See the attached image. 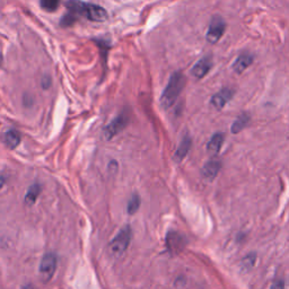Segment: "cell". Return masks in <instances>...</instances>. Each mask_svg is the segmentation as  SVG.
<instances>
[{
  "instance_id": "13",
  "label": "cell",
  "mask_w": 289,
  "mask_h": 289,
  "mask_svg": "<svg viewBox=\"0 0 289 289\" xmlns=\"http://www.w3.org/2000/svg\"><path fill=\"white\" fill-rule=\"evenodd\" d=\"M4 143L5 145L10 149L16 148L21 143V134L16 130H8L7 132L4 134Z\"/></svg>"
},
{
  "instance_id": "9",
  "label": "cell",
  "mask_w": 289,
  "mask_h": 289,
  "mask_svg": "<svg viewBox=\"0 0 289 289\" xmlns=\"http://www.w3.org/2000/svg\"><path fill=\"white\" fill-rule=\"evenodd\" d=\"M166 244L169 250L173 252H178L180 250H182V247L184 246L185 242L183 240V236L177 233V232H171V233L167 234L166 237Z\"/></svg>"
},
{
  "instance_id": "14",
  "label": "cell",
  "mask_w": 289,
  "mask_h": 289,
  "mask_svg": "<svg viewBox=\"0 0 289 289\" xmlns=\"http://www.w3.org/2000/svg\"><path fill=\"white\" fill-rule=\"evenodd\" d=\"M190 148H191V138L190 137H184L183 140H182V143L180 144L179 148L177 149V151H175V155H174L175 161H178V162L183 161L184 157L188 155Z\"/></svg>"
},
{
  "instance_id": "15",
  "label": "cell",
  "mask_w": 289,
  "mask_h": 289,
  "mask_svg": "<svg viewBox=\"0 0 289 289\" xmlns=\"http://www.w3.org/2000/svg\"><path fill=\"white\" fill-rule=\"evenodd\" d=\"M248 122H250V115L246 114V113H243L242 115H240V117L237 118L236 120L234 121L233 126H232V128H230L232 132H233V133H239V132H241L242 130L247 126Z\"/></svg>"
},
{
  "instance_id": "16",
  "label": "cell",
  "mask_w": 289,
  "mask_h": 289,
  "mask_svg": "<svg viewBox=\"0 0 289 289\" xmlns=\"http://www.w3.org/2000/svg\"><path fill=\"white\" fill-rule=\"evenodd\" d=\"M40 194H41V186H40V184L35 183V184H33L30 189H28L27 191V194L25 196V202L27 203V205H34L35 203L36 199L38 198Z\"/></svg>"
},
{
  "instance_id": "18",
  "label": "cell",
  "mask_w": 289,
  "mask_h": 289,
  "mask_svg": "<svg viewBox=\"0 0 289 289\" xmlns=\"http://www.w3.org/2000/svg\"><path fill=\"white\" fill-rule=\"evenodd\" d=\"M60 0H40V5L45 11H55L59 7Z\"/></svg>"
},
{
  "instance_id": "19",
  "label": "cell",
  "mask_w": 289,
  "mask_h": 289,
  "mask_svg": "<svg viewBox=\"0 0 289 289\" xmlns=\"http://www.w3.org/2000/svg\"><path fill=\"white\" fill-rule=\"evenodd\" d=\"M270 289H285V282L282 280H276L273 282Z\"/></svg>"
},
{
  "instance_id": "4",
  "label": "cell",
  "mask_w": 289,
  "mask_h": 289,
  "mask_svg": "<svg viewBox=\"0 0 289 289\" xmlns=\"http://www.w3.org/2000/svg\"><path fill=\"white\" fill-rule=\"evenodd\" d=\"M56 265H58V258L54 253H47L40 263V277L43 281H49L52 279L53 275L55 274Z\"/></svg>"
},
{
  "instance_id": "8",
  "label": "cell",
  "mask_w": 289,
  "mask_h": 289,
  "mask_svg": "<svg viewBox=\"0 0 289 289\" xmlns=\"http://www.w3.org/2000/svg\"><path fill=\"white\" fill-rule=\"evenodd\" d=\"M233 95H234L233 89L224 88L213 96L211 103L216 109H223V107L232 100V98H233Z\"/></svg>"
},
{
  "instance_id": "6",
  "label": "cell",
  "mask_w": 289,
  "mask_h": 289,
  "mask_svg": "<svg viewBox=\"0 0 289 289\" xmlns=\"http://www.w3.org/2000/svg\"><path fill=\"white\" fill-rule=\"evenodd\" d=\"M128 120H129V119L126 114H121L120 117H118L117 119H114V120H113L105 129L106 138L110 139L112 137H114L117 133L120 132L121 130L127 126Z\"/></svg>"
},
{
  "instance_id": "1",
  "label": "cell",
  "mask_w": 289,
  "mask_h": 289,
  "mask_svg": "<svg viewBox=\"0 0 289 289\" xmlns=\"http://www.w3.org/2000/svg\"><path fill=\"white\" fill-rule=\"evenodd\" d=\"M67 8L71 14L84 16L92 22H104L107 18L106 10L99 5L83 3L79 0H69L67 3Z\"/></svg>"
},
{
  "instance_id": "22",
  "label": "cell",
  "mask_w": 289,
  "mask_h": 289,
  "mask_svg": "<svg viewBox=\"0 0 289 289\" xmlns=\"http://www.w3.org/2000/svg\"><path fill=\"white\" fill-rule=\"evenodd\" d=\"M0 62H2V58H0Z\"/></svg>"
},
{
  "instance_id": "12",
  "label": "cell",
  "mask_w": 289,
  "mask_h": 289,
  "mask_svg": "<svg viewBox=\"0 0 289 289\" xmlns=\"http://www.w3.org/2000/svg\"><path fill=\"white\" fill-rule=\"evenodd\" d=\"M224 143V133H215L207 145V149L213 155H217Z\"/></svg>"
},
{
  "instance_id": "17",
  "label": "cell",
  "mask_w": 289,
  "mask_h": 289,
  "mask_svg": "<svg viewBox=\"0 0 289 289\" xmlns=\"http://www.w3.org/2000/svg\"><path fill=\"white\" fill-rule=\"evenodd\" d=\"M140 203H141L140 197L137 194L132 195L131 198H130L129 202H128V213L130 215H133V214L137 213L138 209L140 208Z\"/></svg>"
},
{
  "instance_id": "7",
  "label": "cell",
  "mask_w": 289,
  "mask_h": 289,
  "mask_svg": "<svg viewBox=\"0 0 289 289\" xmlns=\"http://www.w3.org/2000/svg\"><path fill=\"white\" fill-rule=\"evenodd\" d=\"M211 67H213L211 58H210V56H205V58H202L200 61L197 62L195 67L192 68L191 72L196 78L201 79V78L205 77L209 71H210Z\"/></svg>"
},
{
  "instance_id": "11",
  "label": "cell",
  "mask_w": 289,
  "mask_h": 289,
  "mask_svg": "<svg viewBox=\"0 0 289 289\" xmlns=\"http://www.w3.org/2000/svg\"><path fill=\"white\" fill-rule=\"evenodd\" d=\"M252 62H253V55L250 54V53H242L239 58H237V60L235 61V64H234V70L237 72V73H241L244 71L245 69H247L248 67H250L252 65Z\"/></svg>"
},
{
  "instance_id": "3",
  "label": "cell",
  "mask_w": 289,
  "mask_h": 289,
  "mask_svg": "<svg viewBox=\"0 0 289 289\" xmlns=\"http://www.w3.org/2000/svg\"><path fill=\"white\" fill-rule=\"evenodd\" d=\"M131 241V228L127 225L117 234L114 239L110 243V252L113 257L119 258L127 251V248Z\"/></svg>"
},
{
  "instance_id": "2",
  "label": "cell",
  "mask_w": 289,
  "mask_h": 289,
  "mask_svg": "<svg viewBox=\"0 0 289 289\" xmlns=\"http://www.w3.org/2000/svg\"><path fill=\"white\" fill-rule=\"evenodd\" d=\"M185 85V78L181 72H174L169 78L167 86L164 89L161 98V103L164 107H169L179 98L180 93L183 90Z\"/></svg>"
},
{
  "instance_id": "5",
  "label": "cell",
  "mask_w": 289,
  "mask_h": 289,
  "mask_svg": "<svg viewBox=\"0 0 289 289\" xmlns=\"http://www.w3.org/2000/svg\"><path fill=\"white\" fill-rule=\"evenodd\" d=\"M225 30H226V23L222 17H219V16L214 17L213 21L210 22V25H209V28H208L207 41L211 44L217 43L224 35Z\"/></svg>"
},
{
  "instance_id": "20",
  "label": "cell",
  "mask_w": 289,
  "mask_h": 289,
  "mask_svg": "<svg viewBox=\"0 0 289 289\" xmlns=\"http://www.w3.org/2000/svg\"><path fill=\"white\" fill-rule=\"evenodd\" d=\"M4 184H5V178L0 177V189H2V188H3Z\"/></svg>"
},
{
  "instance_id": "21",
  "label": "cell",
  "mask_w": 289,
  "mask_h": 289,
  "mask_svg": "<svg viewBox=\"0 0 289 289\" xmlns=\"http://www.w3.org/2000/svg\"><path fill=\"white\" fill-rule=\"evenodd\" d=\"M22 289H34V288H33V286H31V285H27V286H25V287H23Z\"/></svg>"
},
{
  "instance_id": "10",
  "label": "cell",
  "mask_w": 289,
  "mask_h": 289,
  "mask_svg": "<svg viewBox=\"0 0 289 289\" xmlns=\"http://www.w3.org/2000/svg\"><path fill=\"white\" fill-rule=\"evenodd\" d=\"M220 167H222V163L215 158V160L209 161L205 164V166L202 167V175L208 180H213L217 177Z\"/></svg>"
}]
</instances>
